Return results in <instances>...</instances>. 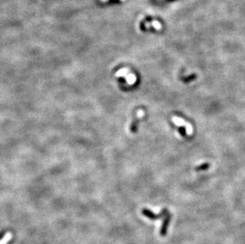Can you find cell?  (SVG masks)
<instances>
[{
    "label": "cell",
    "instance_id": "6da1fadb",
    "mask_svg": "<svg viewBox=\"0 0 245 244\" xmlns=\"http://www.w3.org/2000/svg\"><path fill=\"white\" fill-rule=\"evenodd\" d=\"M168 211H167V209H164L162 210V212L159 214L156 215V214L153 213L152 211H150L148 209H142V214L145 216L146 217H148L150 220H158V219H161L162 217H164L167 214H168Z\"/></svg>",
    "mask_w": 245,
    "mask_h": 244
},
{
    "label": "cell",
    "instance_id": "7a4b0ae2",
    "mask_svg": "<svg viewBox=\"0 0 245 244\" xmlns=\"http://www.w3.org/2000/svg\"><path fill=\"white\" fill-rule=\"evenodd\" d=\"M171 220H172V215L171 214L168 213L164 216V221H163V224H162L161 229H160V235H161L162 236H165L166 234H167V228H168V226H169Z\"/></svg>",
    "mask_w": 245,
    "mask_h": 244
},
{
    "label": "cell",
    "instance_id": "3957f363",
    "mask_svg": "<svg viewBox=\"0 0 245 244\" xmlns=\"http://www.w3.org/2000/svg\"><path fill=\"white\" fill-rule=\"evenodd\" d=\"M139 123L140 119H138V118H135L131 123V125H130V128H129V129H130V132H133V133H136V132H137V129H138Z\"/></svg>",
    "mask_w": 245,
    "mask_h": 244
},
{
    "label": "cell",
    "instance_id": "277c9868",
    "mask_svg": "<svg viewBox=\"0 0 245 244\" xmlns=\"http://www.w3.org/2000/svg\"><path fill=\"white\" fill-rule=\"evenodd\" d=\"M11 239H12V234L10 232H6L3 237V239L0 240V244H7Z\"/></svg>",
    "mask_w": 245,
    "mask_h": 244
},
{
    "label": "cell",
    "instance_id": "5b68a950",
    "mask_svg": "<svg viewBox=\"0 0 245 244\" xmlns=\"http://www.w3.org/2000/svg\"><path fill=\"white\" fill-rule=\"evenodd\" d=\"M196 78H197V75L192 74V75H189V76L183 77V78L182 79V81L183 82V83H190V82L195 80Z\"/></svg>",
    "mask_w": 245,
    "mask_h": 244
},
{
    "label": "cell",
    "instance_id": "8992f818",
    "mask_svg": "<svg viewBox=\"0 0 245 244\" xmlns=\"http://www.w3.org/2000/svg\"><path fill=\"white\" fill-rule=\"evenodd\" d=\"M210 163H203L202 165L198 166L195 168L196 171H202V170H205L210 168Z\"/></svg>",
    "mask_w": 245,
    "mask_h": 244
},
{
    "label": "cell",
    "instance_id": "52a82bcc",
    "mask_svg": "<svg viewBox=\"0 0 245 244\" xmlns=\"http://www.w3.org/2000/svg\"><path fill=\"white\" fill-rule=\"evenodd\" d=\"M178 130H179V132L180 134H181V136H186V127L185 126H180V127H179V128H178Z\"/></svg>",
    "mask_w": 245,
    "mask_h": 244
}]
</instances>
